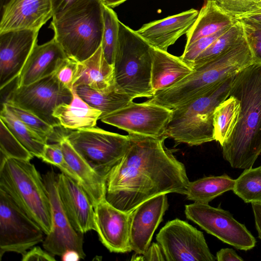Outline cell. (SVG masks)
Listing matches in <instances>:
<instances>
[{
    "label": "cell",
    "instance_id": "27",
    "mask_svg": "<svg viewBox=\"0 0 261 261\" xmlns=\"http://www.w3.org/2000/svg\"><path fill=\"white\" fill-rule=\"evenodd\" d=\"M235 179L226 174L204 177L190 181L186 194L188 200L208 204L215 198L232 190Z\"/></svg>",
    "mask_w": 261,
    "mask_h": 261
},
{
    "label": "cell",
    "instance_id": "19",
    "mask_svg": "<svg viewBox=\"0 0 261 261\" xmlns=\"http://www.w3.org/2000/svg\"><path fill=\"white\" fill-rule=\"evenodd\" d=\"M57 182L60 201L74 229L83 233L95 230L94 207L84 189L63 172L57 175Z\"/></svg>",
    "mask_w": 261,
    "mask_h": 261
},
{
    "label": "cell",
    "instance_id": "48",
    "mask_svg": "<svg viewBox=\"0 0 261 261\" xmlns=\"http://www.w3.org/2000/svg\"><path fill=\"white\" fill-rule=\"evenodd\" d=\"M102 4L110 8H114L121 4L127 0H101Z\"/></svg>",
    "mask_w": 261,
    "mask_h": 261
},
{
    "label": "cell",
    "instance_id": "4",
    "mask_svg": "<svg viewBox=\"0 0 261 261\" xmlns=\"http://www.w3.org/2000/svg\"><path fill=\"white\" fill-rule=\"evenodd\" d=\"M49 28L68 58L84 61L101 45L103 4L101 0H79L54 15Z\"/></svg>",
    "mask_w": 261,
    "mask_h": 261
},
{
    "label": "cell",
    "instance_id": "24",
    "mask_svg": "<svg viewBox=\"0 0 261 261\" xmlns=\"http://www.w3.org/2000/svg\"><path fill=\"white\" fill-rule=\"evenodd\" d=\"M151 85L153 95L175 85L194 69L180 57L152 48Z\"/></svg>",
    "mask_w": 261,
    "mask_h": 261
},
{
    "label": "cell",
    "instance_id": "9",
    "mask_svg": "<svg viewBox=\"0 0 261 261\" xmlns=\"http://www.w3.org/2000/svg\"><path fill=\"white\" fill-rule=\"evenodd\" d=\"M43 230L0 189V259L7 252L22 255L43 240Z\"/></svg>",
    "mask_w": 261,
    "mask_h": 261
},
{
    "label": "cell",
    "instance_id": "49",
    "mask_svg": "<svg viewBox=\"0 0 261 261\" xmlns=\"http://www.w3.org/2000/svg\"><path fill=\"white\" fill-rule=\"evenodd\" d=\"M9 1V0H0L1 10Z\"/></svg>",
    "mask_w": 261,
    "mask_h": 261
},
{
    "label": "cell",
    "instance_id": "14",
    "mask_svg": "<svg viewBox=\"0 0 261 261\" xmlns=\"http://www.w3.org/2000/svg\"><path fill=\"white\" fill-rule=\"evenodd\" d=\"M57 176L51 170L42 177L50 202L52 219L51 230L46 235L43 246L54 255L61 256L67 250H74L84 259V233L74 229L63 208L58 194Z\"/></svg>",
    "mask_w": 261,
    "mask_h": 261
},
{
    "label": "cell",
    "instance_id": "6",
    "mask_svg": "<svg viewBox=\"0 0 261 261\" xmlns=\"http://www.w3.org/2000/svg\"><path fill=\"white\" fill-rule=\"evenodd\" d=\"M234 76L194 100L172 109L165 136L172 139L177 144L185 143L189 146H198L215 140L214 112L217 106L229 97Z\"/></svg>",
    "mask_w": 261,
    "mask_h": 261
},
{
    "label": "cell",
    "instance_id": "30",
    "mask_svg": "<svg viewBox=\"0 0 261 261\" xmlns=\"http://www.w3.org/2000/svg\"><path fill=\"white\" fill-rule=\"evenodd\" d=\"M73 88L87 103L101 111L100 118L126 106L134 99L118 88L109 93H101L85 85Z\"/></svg>",
    "mask_w": 261,
    "mask_h": 261
},
{
    "label": "cell",
    "instance_id": "45",
    "mask_svg": "<svg viewBox=\"0 0 261 261\" xmlns=\"http://www.w3.org/2000/svg\"><path fill=\"white\" fill-rule=\"evenodd\" d=\"M256 229L261 240V203H252Z\"/></svg>",
    "mask_w": 261,
    "mask_h": 261
},
{
    "label": "cell",
    "instance_id": "46",
    "mask_svg": "<svg viewBox=\"0 0 261 261\" xmlns=\"http://www.w3.org/2000/svg\"><path fill=\"white\" fill-rule=\"evenodd\" d=\"M61 256L63 261H77L81 258L79 253L72 249L67 250Z\"/></svg>",
    "mask_w": 261,
    "mask_h": 261
},
{
    "label": "cell",
    "instance_id": "29",
    "mask_svg": "<svg viewBox=\"0 0 261 261\" xmlns=\"http://www.w3.org/2000/svg\"><path fill=\"white\" fill-rule=\"evenodd\" d=\"M0 120L34 156L41 159L48 142L17 118L4 103Z\"/></svg>",
    "mask_w": 261,
    "mask_h": 261
},
{
    "label": "cell",
    "instance_id": "1",
    "mask_svg": "<svg viewBox=\"0 0 261 261\" xmlns=\"http://www.w3.org/2000/svg\"><path fill=\"white\" fill-rule=\"evenodd\" d=\"M128 135L129 147L107 178L106 200L130 213L160 194L185 195L190 182L186 168L165 145L167 137Z\"/></svg>",
    "mask_w": 261,
    "mask_h": 261
},
{
    "label": "cell",
    "instance_id": "40",
    "mask_svg": "<svg viewBox=\"0 0 261 261\" xmlns=\"http://www.w3.org/2000/svg\"><path fill=\"white\" fill-rule=\"evenodd\" d=\"M77 62L67 57L54 73L60 84L71 90L73 88Z\"/></svg>",
    "mask_w": 261,
    "mask_h": 261
},
{
    "label": "cell",
    "instance_id": "42",
    "mask_svg": "<svg viewBox=\"0 0 261 261\" xmlns=\"http://www.w3.org/2000/svg\"><path fill=\"white\" fill-rule=\"evenodd\" d=\"M22 261H55L54 255L39 246L31 248L22 255Z\"/></svg>",
    "mask_w": 261,
    "mask_h": 261
},
{
    "label": "cell",
    "instance_id": "32",
    "mask_svg": "<svg viewBox=\"0 0 261 261\" xmlns=\"http://www.w3.org/2000/svg\"><path fill=\"white\" fill-rule=\"evenodd\" d=\"M232 191L245 203H261V166L245 169L235 179Z\"/></svg>",
    "mask_w": 261,
    "mask_h": 261
},
{
    "label": "cell",
    "instance_id": "8",
    "mask_svg": "<svg viewBox=\"0 0 261 261\" xmlns=\"http://www.w3.org/2000/svg\"><path fill=\"white\" fill-rule=\"evenodd\" d=\"M65 137L106 181L110 171L122 159L130 144L128 135L96 126L71 130Z\"/></svg>",
    "mask_w": 261,
    "mask_h": 261
},
{
    "label": "cell",
    "instance_id": "3",
    "mask_svg": "<svg viewBox=\"0 0 261 261\" xmlns=\"http://www.w3.org/2000/svg\"><path fill=\"white\" fill-rule=\"evenodd\" d=\"M254 63L252 50L244 37L220 56L194 69L175 85L157 92L146 101L174 109Z\"/></svg>",
    "mask_w": 261,
    "mask_h": 261
},
{
    "label": "cell",
    "instance_id": "12",
    "mask_svg": "<svg viewBox=\"0 0 261 261\" xmlns=\"http://www.w3.org/2000/svg\"><path fill=\"white\" fill-rule=\"evenodd\" d=\"M166 261H215L203 233L186 221H168L156 237Z\"/></svg>",
    "mask_w": 261,
    "mask_h": 261
},
{
    "label": "cell",
    "instance_id": "44",
    "mask_svg": "<svg viewBox=\"0 0 261 261\" xmlns=\"http://www.w3.org/2000/svg\"><path fill=\"white\" fill-rule=\"evenodd\" d=\"M78 1L79 0H51L54 15L68 8Z\"/></svg>",
    "mask_w": 261,
    "mask_h": 261
},
{
    "label": "cell",
    "instance_id": "38",
    "mask_svg": "<svg viewBox=\"0 0 261 261\" xmlns=\"http://www.w3.org/2000/svg\"><path fill=\"white\" fill-rule=\"evenodd\" d=\"M230 27L223 29L213 35L201 38L194 41L188 46L185 47L182 55L180 56V58L191 67L197 57L218 38L225 33Z\"/></svg>",
    "mask_w": 261,
    "mask_h": 261
},
{
    "label": "cell",
    "instance_id": "23",
    "mask_svg": "<svg viewBox=\"0 0 261 261\" xmlns=\"http://www.w3.org/2000/svg\"><path fill=\"white\" fill-rule=\"evenodd\" d=\"M81 85L101 93H109L117 88L114 65L106 60L101 46L91 56L77 62L73 88Z\"/></svg>",
    "mask_w": 261,
    "mask_h": 261
},
{
    "label": "cell",
    "instance_id": "7",
    "mask_svg": "<svg viewBox=\"0 0 261 261\" xmlns=\"http://www.w3.org/2000/svg\"><path fill=\"white\" fill-rule=\"evenodd\" d=\"M152 47L120 21L113 65L117 87L134 99L153 96L151 85Z\"/></svg>",
    "mask_w": 261,
    "mask_h": 261
},
{
    "label": "cell",
    "instance_id": "20",
    "mask_svg": "<svg viewBox=\"0 0 261 261\" xmlns=\"http://www.w3.org/2000/svg\"><path fill=\"white\" fill-rule=\"evenodd\" d=\"M198 13V10L191 9L144 24L136 32L152 48L167 51L180 37L187 34Z\"/></svg>",
    "mask_w": 261,
    "mask_h": 261
},
{
    "label": "cell",
    "instance_id": "28",
    "mask_svg": "<svg viewBox=\"0 0 261 261\" xmlns=\"http://www.w3.org/2000/svg\"><path fill=\"white\" fill-rule=\"evenodd\" d=\"M240 111V101L232 95H229L215 108L213 114L214 137L221 146L231 137L238 122Z\"/></svg>",
    "mask_w": 261,
    "mask_h": 261
},
{
    "label": "cell",
    "instance_id": "47",
    "mask_svg": "<svg viewBox=\"0 0 261 261\" xmlns=\"http://www.w3.org/2000/svg\"><path fill=\"white\" fill-rule=\"evenodd\" d=\"M243 18H248L256 20H261V7L255 11L249 12L240 17L237 19H241Z\"/></svg>",
    "mask_w": 261,
    "mask_h": 261
},
{
    "label": "cell",
    "instance_id": "43",
    "mask_svg": "<svg viewBox=\"0 0 261 261\" xmlns=\"http://www.w3.org/2000/svg\"><path fill=\"white\" fill-rule=\"evenodd\" d=\"M216 260L218 261H243L244 259L231 248H223L216 253Z\"/></svg>",
    "mask_w": 261,
    "mask_h": 261
},
{
    "label": "cell",
    "instance_id": "11",
    "mask_svg": "<svg viewBox=\"0 0 261 261\" xmlns=\"http://www.w3.org/2000/svg\"><path fill=\"white\" fill-rule=\"evenodd\" d=\"M185 213L187 219L208 233L239 250L247 251L255 246V238L229 211L194 202L185 205Z\"/></svg>",
    "mask_w": 261,
    "mask_h": 261
},
{
    "label": "cell",
    "instance_id": "39",
    "mask_svg": "<svg viewBox=\"0 0 261 261\" xmlns=\"http://www.w3.org/2000/svg\"><path fill=\"white\" fill-rule=\"evenodd\" d=\"M42 160L56 166L62 172L69 175V169L60 142L47 144L45 147Z\"/></svg>",
    "mask_w": 261,
    "mask_h": 261
},
{
    "label": "cell",
    "instance_id": "22",
    "mask_svg": "<svg viewBox=\"0 0 261 261\" xmlns=\"http://www.w3.org/2000/svg\"><path fill=\"white\" fill-rule=\"evenodd\" d=\"M69 177L85 191L94 207L106 198V180L73 148L65 136L60 141Z\"/></svg>",
    "mask_w": 261,
    "mask_h": 261
},
{
    "label": "cell",
    "instance_id": "5",
    "mask_svg": "<svg viewBox=\"0 0 261 261\" xmlns=\"http://www.w3.org/2000/svg\"><path fill=\"white\" fill-rule=\"evenodd\" d=\"M0 189L47 235L51 230L50 200L43 177L30 161L5 157L1 155Z\"/></svg>",
    "mask_w": 261,
    "mask_h": 261
},
{
    "label": "cell",
    "instance_id": "2",
    "mask_svg": "<svg viewBox=\"0 0 261 261\" xmlns=\"http://www.w3.org/2000/svg\"><path fill=\"white\" fill-rule=\"evenodd\" d=\"M229 95L241 103L238 122L222 146L224 159L231 167H252L261 154V63H254L236 74Z\"/></svg>",
    "mask_w": 261,
    "mask_h": 261
},
{
    "label": "cell",
    "instance_id": "41",
    "mask_svg": "<svg viewBox=\"0 0 261 261\" xmlns=\"http://www.w3.org/2000/svg\"><path fill=\"white\" fill-rule=\"evenodd\" d=\"M131 260H166L163 250L158 243H153L142 254L135 253Z\"/></svg>",
    "mask_w": 261,
    "mask_h": 261
},
{
    "label": "cell",
    "instance_id": "37",
    "mask_svg": "<svg viewBox=\"0 0 261 261\" xmlns=\"http://www.w3.org/2000/svg\"><path fill=\"white\" fill-rule=\"evenodd\" d=\"M218 5L236 19L261 7V0H215Z\"/></svg>",
    "mask_w": 261,
    "mask_h": 261
},
{
    "label": "cell",
    "instance_id": "31",
    "mask_svg": "<svg viewBox=\"0 0 261 261\" xmlns=\"http://www.w3.org/2000/svg\"><path fill=\"white\" fill-rule=\"evenodd\" d=\"M244 36L242 24L237 19L236 22L225 33L197 57L191 65L192 68L194 70L220 56L240 42Z\"/></svg>",
    "mask_w": 261,
    "mask_h": 261
},
{
    "label": "cell",
    "instance_id": "18",
    "mask_svg": "<svg viewBox=\"0 0 261 261\" xmlns=\"http://www.w3.org/2000/svg\"><path fill=\"white\" fill-rule=\"evenodd\" d=\"M167 194L152 197L130 213V244L136 253L143 254L169 207Z\"/></svg>",
    "mask_w": 261,
    "mask_h": 261
},
{
    "label": "cell",
    "instance_id": "34",
    "mask_svg": "<svg viewBox=\"0 0 261 261\" xmlns=\"http://www.w3.org/2000/svg\"><path fill=\"white\" fill-rule=\"evenodd\" d=\"M103 31L101 47L108 62L113 64L119 33V22L113 10L103 4Z\"/></svg>",
    "mask_w": 261,
    "mask_h": 261
},
{
    "label": "cell",
    "instance_id": "15",
    "mask_svg": "<svg viewBox=\"0 0 261 261\" xmlns=\"http://www.w3.org/2000/svg\"><path fill=\"white\" fill-rule=\"evenodd\" d=\"M130 213L115 207L106 198L94 206L95 231L101 243L111 252L132 251Z\"/></svg>",
    "mask_w": 261,
    "mask_h": 261
},
{
    "label": "cell",
    "instance_id": "13",
    "mask_svg": "<svg viewBox=\"0 0 261 261\" xmlns=\"http://www.w3.org/2000/svg\"><path fill=\"white\" fill-rule=\"evenodd\" d=\"M172 113L173 110L159 105L133 101L99 120L128 134L160 138L165 136Z\"/></svg>",
    "mask_w": 261,
    "mask_h": 261
},
{
    "label": "cell",
    "instance_id": "35",
    "mask_svg": "<svg viewBox=\"0 0 261 261\" xmlns=\"http://www.w3.org/2000/svg\"><path fill=\"white\" fill-rule=\"evenodd\" d=\"M0 150L1 154L7 158L31 161L34 157L2 120L0 124Z\"/></svg>",
    "mask_w": 261,
    "mask_h": 261
},
{
    "label": "cell",
    "instance_id": "10",
    "mask_svg": "<svg viewBox=\"0 0 261 261\" xmlns=\"http://www.w3.org/2000/svg\"><path fill=\"white\" fill-rule=\"evenodd\" d=\"M72 90L60 84L54 73L27 86L15 87L8 95L10 102L34 113L54 127H61L54 110L72 99Z\"/></svg>",
    "mask_w": 261,
    "mask_h": 261
},
{
    "label": "cell",
    "instance_id": "33",
    "mask_svg": "<svg viewBox=\"0 0 261 261\" xmlns=\"http://www.w3.org/2000/svg\"><path fill=\"white\" fill-rule=\"evenodd\" d=\"M4 103L17 118L47 142L50 141L54 143L60 142L65 136L57 133L55 127L31 112L10 102L5 101Z\"/></svg>",
    "mask_w": 261,
    "mask_h": 261
},
{
    "label": "cell",
    "instance_id": "26",
    "mask_svg": "<svg viewBox=\"0 0 261 261\" xmlns=\"http://www.w3.org/2000/svg\"><path fill=\"white\" fill-rule=\"evenodd\" d=\"M236 21L221 8L215 0H205L196 20L186 34L185 47L201 38L231 27Z\"/></svg>",
    "mask_w": 261,
    "mask_h": 261
},
{
    "label": "cell",
    "instance_id": "36",
    "mask_svg": "<svg viewBox=\"0 0 261 261\" xmlns=\"http://www.w3.org/2000/svg\"><path fill=\"white\" fill-rule=\"evenodd\" d=\"M243 27L245 36L252 50L255 63H261V20L237 19Z\"/></svg>",
    "mask_w": 261,
    "mask_h": 261
},
{
    "label": "cell",
    "instance_id": "21",
    "mask_svg": "<svg viewBox=\"0 0 261 261\" xmlns=\"http://www.w3.org/2000/svg\"><path fill=\"white\" fill-rule=\"evenodd\" d=\"M67 57L54 38L42 44H36L17 78L16 86L29 85L53 74Z\"/></svg>",
    "mask_w": 261,
    "mask_h": 261
},
{
    "label": "cell",
    "instance_id": "16",
    "mask_svg": "<svg viewBox=\"0 0 261 261\" xmlns=\"http://www.w3.org/2000/svg\"><path fill=\"white\" fill-rule=\"evenodd\" d=\"M39 31H13L0 34V89L16 79L34 46Z\"/></svg>",
    "mask_w": 261,
    "mask_h": 261
},
{
    "label": "cell",
    "instance_id": "25",
    "mask_svg": "<svg viewBox=\"0 0 261 261\" xmlns=\"http://www.w3.org/2000/svg\"><path fill=\"white\" fill-rule=\"evenodd\" d=\"M72 99L69 103L60 104L54 110L53 115L60 126L66 129L75 130L95 126L101 112L87 103L72 90Z\"/></svg>",
    "mask_w": 261,
    "mask_h": 261
},
{
    "label": "cell",
    "instance_id": "17",
    "mask_svg": "<svg viewBox=\"0 0 261 261\" xmlns=\"http://www.w3.org/2000/svg\"><path fill=\"white\" fill-rule=\"evenodd\" d=\"M1 11L0 34L39 31L54 15L51 0H9Z\"/></svg>",
    "mask_w": 261,
    "mask_h": 261
}]
</instances>
